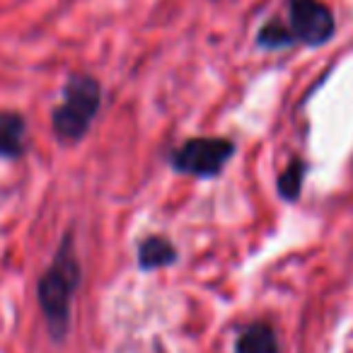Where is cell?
<instances>
[{
	"instance_id": "6da1fadb",
	"label": "cell",
	"mask_w": 353,
	"mask_h": 353,
	"mask_svg": "<svg viewBox=\"0 0 353 353\" xmlns=\"http://www.w3.org/2000/svg\"><path fill=\"white\" fill-rule=\"evenodd\" d=\"M80 285V264L75 256L73 235L61 240L51 266L39 279V305L54 341H63L70 327V305Z\"/></svg>"
},
{
	"instance_id": "ba28073f",
	"label": "cell",
	"mask_w": 353,
	"mask_h": 353,
	"mask_svg": "<svg viewBox=\"0 0 353 353\" xmlns=\"http://www.w3.org/2000/svg\"><path fill=\"white\" fill-rule=\"evenodd\" d=\"M305 172H307V162L305 160L293 157V160L288 162V167L281 172L279 182H276L281 199H285V201H295V199L300 196V192H303V182H305Z\"/></svg>"
},
{
	"instance_id": "7a4b0ae2",
	"label": "cell",
	"mask_w": 353,
	"mask_h": 353,
	"mask_svg": "<svg viewBox=\"0 0 353 353\" xmlns=\"http://www.w3.org/2000/svg\"><path fill=\"white\" fill-rule=\"evenodd\" d=\"M102 104V88L90 75H70L61 104L51 114V126L61 143H78L90 131Z\"/></svg>"
},
{
	"instance_id": "3957f363",
	"label": "cell",
	"mask_w": 353,
	"mask_h": 353,
	"mask_svg": "<svg viewBox=\"0 0 353 353\" xmlns=\"http://www.w3.org/2000/svg\"><path fill=\"white\" fill-rule=\"evenodd\" d=\"M235 155V145L228 138L203 136L189 138L184 145H179L172 155V167L182 174H194L208 179V176L221 174L223 167Z\"/></svg>"
},
{
	"instance_id": "52a82bcc",
	"label": "cell",
	"mask_w": 353,
	"mask_h": 353,
	"mask_svg": "<svg viewBox=\"0 0 353 353\" xmlns=\"http://www.w3.org/2000/svg\"><path fill=\"white\" fill-rule=\"evenodd\" d=\"M235 353H279V339L269 324H252L240 334Z\"/></svg>"
},
{
	"instance_id": "5b68a950",
	"label": "cell",
	"mask_w": 353,
	"mask_h": 353,
	"mask_svg": "<svg viewBox=\"0 0 353 353\" xmlns=\"http://www.w3.org/2000/svg\"><path fill=\"white\" fill-rule=\"evenodd\" d=\"M176 261V250L167 237L150 235L138 245V264L143 271H155L165 269V266Z\"/></svg>"
},
{
	"instance_id": "8992f818",
	"label": "cell",
	"mask_w": 353,
	"mask_h": 353,
	"mask_svg": "<svg viewBox=\"0 0 353 353\" xmlns=\"http://www.w3.org/2000/svg\"><path fill=\"white\" fill-rule=\"evenodd\" d=\"M25 117L17 112H0V157H20L25 150Z\"/></svg>"
},
{
	"instance_id": "9c48e42d",
	"label": "cell",
	"mask_w": 353,
	"mask_h": 353,
	"mask_svg": "<svg viewBox=\"0 0 353 353\" xmlns=\"http://www.w3.org/2000/svg\"><path fill=\"white\" fill-rule=\"evenodd\" d=\"M256 44L266 51L288 49V46L295 44V37L290 34L288 25H283V22H279V20H271L259 30V34H256Z\"/></svg>"
},
{
	"instance_id": "277c9868",
	"label": "cell",
	"mask_w": 353,
	"mask_h": 353,
	"mask_svg": "<svg viewBox=\"0 0 353 353\" xmlns=\"http://www.w3.org/2000/svg\"><path fill=\"white\" fill-rule=\"evenodd\" d=\"M288 30L295 44L324 46L336 30L332 10L319 0H288Z\"/></svg>"
}]
</instances>
